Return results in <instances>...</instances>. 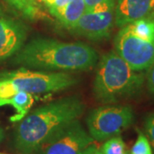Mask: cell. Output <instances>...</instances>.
Here are the masks:
<instances>
[{"label": "cell", "instance_id": "cell-1", "mask_svg": "<svg viewBox=\"0 0 154 154\" xmlns=\"http://www.w3.org/2000/svg\"><path fill=\"white\" fill-rule=\"evenodd\" d=\"M85 104L78 95L56 99L28 112L19 122L14 135V146L22 154L36 152L57 133L78 120Z\"/></svg>", "mask_w": 154, "mask_h": 154}, {"label": "cell", "instance_id": "cell-2", "mask_svg": "<svg viewBox=\"0 0 154 154\" xmlns=\"http://www.w3.org/2000/svg\"><path fill=\"white\" fill-rule=\"evenodd\" d=\"M99 61L94 48L83 42H64L55 38H35L25 44L12 63L22 68L49 72L87 71Z\"/></svg>", "mask_w": 154, "mask_h": 154}, {"label": "cell", "instance_id": "cell-3", "mask_svg": "<svg viewBox=\"0 0 154 154\" xmlns=\"http://www.w3.org/2000/svg\"><path fill=\"white\" fill-rule=\"evenodd\" d=\"M94 82V94L103 104H114L135 96L145 82L143 71H136L115 51L105 53L98 61Z\"/></svg>", "mask_w": 154, "mask_h": 154}, {"label": "cell", "instance_id": "cell-4", "mask_svg": "<svg viewBox=\"0 0 154 154\" xmlns=\"http://www.w3.org/2000/svg\"><path fill=\"white\" fill-rule=\"evenodd\" d=\"M0 75L8 79L18 91L31 94L60 92L76 85L78 80L66 72L32 71L22 68Z\"/></svg>", "mask_w": 154, "mask_h": 154}, {"label": "cell", "instance_id": "cell-5", "mask_svg": "<svg viewBox=\"0 0 154 154\" xmlns=\"http://www.w3.org/2000/svg\"><path fill=\"white\" fill-rule=\"evenodd\" d=\"M134 116L128 105H106L92 110L87 117L88 133L96 140L119 135L132 125Z\"/></svg>", "mask_w": 154, "mask_h": 154}, {"label": "cell", "instance_id": "cell-6", "mask_svg": "<svg viewBox=\"0 0 154 154\" xmlns=\"http://www.w3.org/2000/svg\"><path fill=\"white\" fill-rule=\"evenodd\" d=\"M95 148L94 140L78 119L49 139L35 153L88 154Z\"/></svg>", "mask_w": 154, "mask_h": 154}, {"label": "cell", "instance_id": "cell-7", "mask_svg": "<svg viewBox=\"0 0 154 154\" xmlns=\"http://www.w3.org/2000/svg\"><path fill=\"white\" fill-rule=\"evenodd\" d=\"M116 2V0H107L86 11L68 30L90 40L98 41L109 38L115 23Z\"/></svg>", "mask_w": 154, "mask_h": 154}, {"label": "cell", "instance_id": "cell-8", "mask_svg": "<svg viewBox=\"0 0 154 154\" xmlns=\"http://www.w3.org/2000/svg\"><path fill=\"white\" fill-rule=\"evenodd\" d=\"M114 47L116 52L136 71L147 70L154 62V43L137 37L127 25L116 33Z\"/></svg>", "mask_w": 154, "mask_h": 154}, {"label": "cell", "instance_id": "cell-9", "mask_svg": "<svg viewBox=\"0 0 154 154\" xmlns=\"http://www.w3.org/2000/svg\"><path fill=\"white\" fill-rule=\"evenodd\" d=\"M28 27L8 15L0 6V63L17 54L25 45Z\"/></svg>", "mask_w": 154, "mask_h": 154}, {"label": "cell", "instance_id": "cell-10", "mask_svg": "<svg viewBox=\"0 0 154 154\" xmlns=\"http://www.w3.org/2000/svg\"><path fill=\"white\" fill-rule=\"evenodd\" d=\"M152 0H116L115 24L122 28L149 16Z\"/></svg>", "mask_w": 154, "mask_h": 154}, {"label": "cell", "instance_id": "cell-11", "mask_svg": "<svg viewBox=\"0 0 154 154\" xmlns=\"http://www.w3.org/2000/svg\"><path fill=\"white\" fill-rule=\"evenodd\" d=\"M33 94L19 91L8 99L0 100V106H12L16 113L11 116L10 120L12 122H18L28 115L33 104Z\"/></svg>", "mask_w": 154, "mask_h": 154}, {"label": "cell", "instance_id": "cell-12", "mask_svg": "<svg viewBox=\"0 0 154 154\" xmlns=\"http://www.w3.org/2000/svg\"><path fill=\"white\" fill-rule=\"evenodd\" d=\"M86 11L84 0H72L62 10L57 12L53 17L58 21L66 29L75 24Z\"/></svg>", "mask_w": 154, "mask_h": 154}, {"label": "cell", "instance_id": "cell-13", "mask_svg": "<svg viewBox=\"0 0 154 154\" xmlns=\"http://www.w3.org/2000/svg\"><path fill=\"white\" fill-rule=\"evenodd\" d=\"M127 26L137 37L154 43V18L147 16Z\"/></svg>", "mask_w": 154, "mask_h": 154}, {"label": "cell", "instance_id": "cell-14", "mask_svg": "<svg viewBox=\"0 0 154 154\" xmlns=\"http://www.w3.org/2000/svg\"><path fill=\"white\" fill-rule=\"evenodd\" d=\"M99 150L103 154H129L126 144L120 135L107 139Z\"/></svg>", "mask_w": 154, "mask_h": 154}, {"label": "cell", "instance_id": "cell-15", "mask_svg": "<svg viewBox=\"0 0 154 154\" xmlns=\"http://www.w3.org/2000/svg\"><path fill=\"white\" fill-rule=\"evenodd\" d=\"M138 136L129 154H152L151 144L147 137L140 130L137 129Z\"/></svg>", "mask_w": 154, "mask_h": 154}, {"label": "cell", "instance_id": "cell-16", "mask_svg": "<svg viewBox=\"0 0 154 154\" xmlns=\"http://www.w3.org/2000/svg\"><path fill=\"white\" fill-rule=\"evenodd\" d=\"M145 129L151 146L154 149V113H151L146 116L145 121Z\"/></svg>", "mask_w": 154, "mask_h": 154}, {"label": "cell", "instance_id": "cell-17", "mask_svg": "<svg viewBox=\"0 0 154 154\" xmlns=\"http://www.w3.org/2000/svg\"><path fill=\"white\" fill-rule=\"evenodd\" d=\"M146 85L149 93L154 95V62L149 67L146 73Z\"/></svg>", "mask_w": 154, "mask_h": 154}, {"label": "cell", "instance_id": "cell-18", "mask_svg": "<svg viewBox=\"0 0 154 154\" xmlns=\"http://www.w3.org/2000/svg\"><path fill=\"white\" fill-rule=\"evenodd\" d=\"M72 0H55L54 3L52 4V5L48 9L50 15L53 17L57 12L62 10L64 6H66Z\"/></svg>", "mask_w": 154, "mask_h": 154}, {"label": "cell", "instance_id": "cell-19", "mask_svg": "<svg viewBox=\"0 0 154 154\" xmlns=\"http://www.w3.org/2000/svg\"><path fill=\"white\" fill-rule=\"evenodd\" d=\"M84 1H85V5H86V11H90L94 7L98 5L99 4L103 3L107 0H84Z\"/></svg>", "mask_w": 154, "mask_h": 154}, {"label": "cell", "instance_id": "cell-20", "mask_svg": "<svg viewBox=\"0 0 154 154\" xmlns=\"http://www.w3.org/2000/svg\"><path fill=\"white\" fill-rule=\"evenodd\" d=\"M149 17H152V18H154V0H152V2H151V8H150Z\"/></svg>", "mask_w": 154, "mask_h": 154}, {"label": "cell", "instance_id": "cell-21", "mask_svg": "<svg viewBox=\"0 0 154 154\" xmlns=\"http://www.w3.org/2000/svg\"><path fill=\"white\" fill-rule=\"evenodd\" d=\"M5 130L2 128H0V142L1 141H3V140L5 139Z\"/></svg>", "mask_w": 154, "mask_h": 154}, {"label": "cell", "instance_id": "cell-22", "mask_svg": "<svg viewBox=\"0 0 154 154\" xmlns=\"http://www.w3.org/2000/svg\"><path fill=\"white\" fill-rule=\"evenodd\" d=\"M88 154H103L101 152H100V150H99V148H95L94 150V151H92L90 153H88Z\"/></svg>", "mask_w": 154, "mask_h": 154}, {"label": "cell", "instance_id": "cell-23", "mask_svg": "<svg viewBox=\"0 0 154 154\" xmlns=\"http://www.w3.org/2000/svg\"><path fill=\"white\" fill-rule=\"evenodd\" d=\"M10 3H11V5H15V4H17L18 2H20V1H22V0H8Z\"/></svg>", "mask_w": 154, "mask_h": 154}, {"label": "cell", "instance_id": "cell-24", "mask_svg": "<svg viewBox=\"0 0 154 154\" xmlns=\"http://www.w3.org/2000/svg\"><path fill=\"white\" fill-rule=\"evenodd\" d=\"M0 154H5V153H0Z\"/></svg>", "mask_w": 154, "mask_h": 154}]
</instances>
